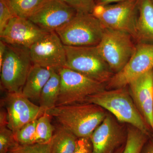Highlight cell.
I'll list each match as a JSON object with an SVG mask.
<instances>
[{"label": "cell", "instance_id": "4fadbf2b", "mask_svg": "<svg viewBox=\"0 0 153 153\" xmlns=\"http://www.w3.org/2000/svg\"><path fill=\"white\" fill-rule=\"evenodd\" d=\"M47 33L29 19L16 16L10 20L0 38L6 44L29 49Z\"/></svg>", "mask_w": 153, "mask_h": 153}, {"label": "cell", "instance_id": "30bf717a", "mask_svg": "<svg viewBox=\"0 0 153 153\" xmlns=\"http://www.w3.org/2000/svg\"><path fill=\"white\" fill-rule=\"evenodd\" d=\"M33 64L57 71L65 67V45L55 32H48L29 49Z\"/></svg>", "mask_w": 153, "mask_h": 153}, {"label": "cell", "instance_id": "277c9868", "mask_svg": "<svg viewBox=\"0 0 153 153\" xmlns=\"http://www.w3.org/2000/svg\"><path fill=\"white\" fill-rule=\"evenodd\" d=\"M65 67L104 84L114 74L99 53L96 46H65Z\"/></svg>", "mask_w": 153, "mask_h": 153}, {"label": "cell", "instance_id": "836d02e7", "mask_svg": "<svg viewBox=\"0 0 153 153\" xmlns=\"http://www.w3.org/2000/svg\"><path fill=\"white\" fill-rule=\"evenodd\" d=\"M153 2V0H152Z\"/></svg>", "mask_w": 153, "mask_h": 153}, {"label": "cell", "instance_id": "9a60e30c", "mask_svg": "<svg viewBox=\"0 0 153 153\" xmlns=\"http://www.w3.org/2000/svg\"><path fill=\"white\" fill-rule=\"evenodd\" d=\"M128 85L136 106L153 134V69Z\"/></svg>", "mask_w": 153, "mask_h": 153}, {"label": "cell", "instance_id": "3957f363", "mask_svg": "<svg viewBox=\"0 0 153 153\" xmlns=\"http://www.w3.org/2000/svg\"><path fill=\"white\" fill-rule=\"evenodd\" d=\"M105 28L89 13H77L74 18L55 31L65 46L92 47L101 41Z\"/></svg>", "mask_w": 153, "mask_h": 153}, {"label": "cell", "instance_id": "d4e9b609", "mask_svg": "<svg viewBox=\"0 0 153 153\" xmlns=\"http://www.w3.org/2000/svg\"><path fill=\"white\" fill-rule=\"evenodd\" d=\"M17 144L13 132L7 126L0 128V153H8Z\"/></svg>", "mask_w": 153, "mask_h": 153}, {"label": "cell", "instance_id": "ffe728a7", "mask_svg": "<svg viewBox=\"0 0 153 153\" xmlns=\"http://www.w3.org/2000/svg\"><path fill=\"white\" fill-rule=\"evenodd\" d=\"M148 136L132 126L128 130L126 141L123 153H141Z\"/></svg>", "mask_w": 153, "mask_h": 153}, {"label": "cell", "instance_id": "d6a6232c", "mask_svg": "<svg viewBox=\"0 0 153 153\" xmlns=\"http://www.w3.org/2000/svg\"><path fill=\"white\" fill-rule=\"evenodd\" d=\"M125 144L122 146L120 148L117 149V150L114 153H123L124 149Z\"/></svg>", "mask_w": 153, "mask_h": 153}, {"label": "cell", "instance_id": "484cf974", "mask_svg": "<svg viewBox=\"0 0 153 153\" xmlns=\"http://www.w3.org/2000/svg\"><path fill=\"white\" fill-rule=\"evenodd\" d=\"M16 16L9 0H0V34L12 18Z\"/></svg>", "mask_w": 153, "mask_h": 153}, {"label": "cell", "instance_id": "52a82bcc", "mask_svg": "<svg viewBox=\"0 0 153 153\" xmlns=\"http://www.w3.org/2000/svg\"><path fill=\"white\" fill-rule=\"evenodd\" d=\"M140 0H127L106 5H96L92 14L107 29L129 33L137 39L136 23Z\"/></svg>", "mask_w": 153, "mask_h": 153}, {"label": "cell", "instance_id": "ac0fdd59", "mask_svg": "<svg viewBox=\"0 0 153 153\" xmlns=\"http://www.w3.org/2000/svg\"><path fill=\"white\" fill-rule=\"evenodd\" d=\"M60 76L58 71L53 70L51 76L44 85L40 98V106L45 112L57 105L60 95Z\"/></svg>", "mask_w": 153, "mask_h": 153}, {"label": "cell", "instance_id": "4316f807", "mask_svg": "<svg viewBox=\"0 0 153 153\" xmlns=\"http://www.w3.org/2000/svg\"><path fill=\"white\" fill-rule=\"evenodd\" d=\"M74 8L77 13H92L96 6V0H62Z\"/></svg>", "mask_w": 153, "mask_h": 153}, {"label": "cell", "instance_id": "83f0119b", "mask_svg": "<svg viewBox=\"0 0 153 153\" xmlns=\"http://www.w3.org/2000/svg\"><path fill=\"white\" fill-rule=\"evenodd\" d=\"M73 153H92V145L90 138H78Z\"/></svg>", "mask_w": 153, "mask_h": 153}, {"label": "cell", "instance_id": "4dcf8cb0", "mask_svg": "<svg viewBox=\"0 0 153 153\" xmlns=\"http://www.w3.org/2000/svg\"><path fill=\"white\" fill-rule=\"evenodd\" d=\"M6 44L2 41H0V67L2 65L4 56L5 53Z\"/></svg>", "mask_w": 153, "mask_h": 153}, {"label": "cell", "instance_id": "1f68e13d", "mask_svg": "<svg viewBox=\"0 0 153 153\" xmlns=\"http://www.w3.org/2000/svg\"><path fill=\"white\" fill-rule=\"evenodd\" d=\"M141 153H153V141L147 142L143 148Z\"/></svg>", "mask_w": 153, "mask_h": 153}, {"label": "cell", "instance_id": "9c48e42d", "mask_svg": "<svg viewBox=\"0 0 153 153\" xmlns=\"http://www.w3.org/2000/svg\"><path fill=\"white\" fill-rule=\"evenodd\" d=\"M153 69V44L140 43L124 67L113 75L105 88L108 90L126 87L140 76Z\"/></svg>", "mask_w": 153, "mask_h": 153}, {"label": "cell", "instance_id": "5bb4252c", "mask_svg": "<svg viewBox=\"0 0 153 153\" xmlns=\"http://www.w3.org/2000/svg\"><path fill=\"white\" fill-rule=\"evenodd\" d=\"M90 138L92 153H114L125 144L127 135L114 120L107 114Z\"/></svg>", "mask_w": 153, "mask_h": 153}, {"label": "cell", "instance_id": "f546056e", "mask_svg": "<svg viewBox=\"0 0 153 153\" xmlns=\"http://www.w3.org/2000/svg\"><path fill=\"white\" fill-rule=\"evenodd\" d=\"M126 1L127 0H96V5H106Z\"/></svg>", "mask_w": 153, "mask_h": 153}, {"label": "cell", "instance_id": "ba28073f", "mask_svg": "<svg viewBox=\"0 0 153 153\" xmlns=\"http://www.w3.org/2000/svg\"><path fill=\"white\" fill-rule=\"evenodd\" d=\"M57 71L61 83L56 106L86 102L91 96L105 89L103 83L66 67Z\"/></svg>", "mask_w": 153, "mask_h": 153}, {"label": "cell", "instance_id": "44dd1931", "mask_svg": "<svg viewBox=\"0 0 153 153\" xmlns=\"http://www.w3.org/2000/svg\"><path fill=\"white\" fill-rule=\"evenodd\" d=\"M47 0H9L16 16L28 19Z\"/></svg>", "mask_w": 153, "mask_h": 153}, {"label": "cell", "instance_id": "7a4b0ae2", "mask_svg": "<svg viewBox=\"0 0 153 153\" xmlns=\"http://www.w3.org/2000/svg\"><path fill=\"white\" fill-rule=\"evenodd\" d=\"M86 102L108 111L121 122L129 124L150 136L151 130L140 113L126 87L105 90L89 97Z\"/></svg>", "mask_w": 153, "mask_h": 153}, {"label": "cell", "instance_id": "cb8c5ba5", "mask_svg": "<svg viewBox=\"0 0 153 153\" xmlns=\"http://www.w3.org/2000/svg\"><path fill=\"white\" fill-rule=\"evenodd\" d=\"M8 153H51V142L47 143L22 145L17 144Z\"/></svg>", "mask_w": 153, "mask_h": 153}, {"label": "cell", "instance_id": "8992f818", "mask_svg": "<svg viewBox=\"0 0 153 153\" xmlns=\"http://www.w3.org/2000/svg\"><path fill=\"white\" fill-rule=\"evenodd\" d=\"M132 38L124 31L105 28L96 48L114 74L124 67L133 54L136 46Z\"/></svg>", "mask_w": 153, "mask_h": 153}, {"label": "cell", "instance_id": "7402d4cb", "mask_svg": "<svg viewBox=\"0 0 153 153\" xmlns=\"http://www.w3.org/2000/svg\"><path fill=\"white\" fill-rule=\"evenodd\" d=\"M52 117L50 115L45 112L37 120V143H47L51 141L54 132L51 122Z\"/></svg>", "mask_w": 153, "mask_h": 153}, {"label": "cell", "instance_id": "6da1fadb", "mask_svg": "<svg viewBox=\"0 0 153 153\" xmlns=\"http://www.w3.org/2000/svg\"><path fill=\"white\" fill-rule=\"evenodd\" d=\"M46 113L78 138H90L107 115L104 108L88 102L56 106Z\"/></svg>", "mask_w": 153, "mask_h": 153}, {"label": "cell", "instance_id": "5b68a950", "mask_svg": "<svg viewBox=\"0 0 153 153\" xmlns=\"http://www.w3.org/2000/svg\"><path fill=\"white\" fill-rule=\"evenodd\" d=\"M33 63L29 49L6 44L0 67L1 85L9 93L22 92Z\"/></svg>", "mask_w": 153, "mask_h": 153}, {"label": "cell", "instance_id": "603a6c76", "mask_svg": "<svg viewBox=\"0 0 153 153\" xmlns=\"http://www.w3.org/2000/svg\"><path fill=\"white\" fill-rule=\"evenodd\" d=\"M37 120L23 126L14 133L16 141L19 144L29 145L37 143L36 135Z\"/></svg>", "mask_w": 153, "mask_h": 153}, {"label": "cell", "instance_id": "2e32d148", "mask_svg": "<svg viewBox=\"0 0 153 153\" xmlns=\"http://www.w3.org/2000/svg\"><path fill=\"white\" fill-rule=\"evenodd\" d=\"M53 69L33 64L28 74L22 93L29 99L38 100Z\"/></svg>", "mask_w": 153, "mask_h": 153}, {"label": "cell", "instance_id": "e0dca14e", "mask_svg": "<svg viewBox=\"0 0 153 153\" xmlns=\"http://www.w3.org/2000/svg\"><path fill=\"white\" fill-rule=\"evenodd\" d=\"M136 32L138 40L153 42L152 0H140Z\"/></svg>", "mask_w": 153, "mask_h": 153}, {"label": "cell", "instance_id": "8fae6325", "mask_svg": "<svg viewBox=\"0 0 153 153\" xmlns=\"http://www.w3.org/2000/svg\"><path fill=\"white\" fill-rule=\"evenodd\" d=\"M2 103L7 113V127L14 133L45 113L40 105L33 103L22 92H8Z\"/></svg>", "mask_w": 153, "mask_h": 153}, {"label": "cell", "instance_id": "d6986e66", "mask_svg": "<svg viewBox=\"0 0 153 153\" xmlns=\"http://www.w3.org/2000/svg\"><path fill=\"white\" fill-rule=\"evenodd\" d=\"M78 138L66 128L59 125L51 141V153H73Z\"/></svg>", "mask_w": 153, "mask_h": 153}, {"label": "cell", "instance_id": "f1b7e54d", "mask_svg": "<svg viewBox=\"0 0 153 153\" xmlns=\"http://www.w3.org/2000/svg\"><path fill=\"white\" fill-rule=\"evenodd\" d=\"M8 117L7 111L1 109L0 112V128L7 127Z\"/></svg>", "mask_w": 153, "mask_h": 153}, {"label": "cell", "instance_id": "7c38bea8", "mask_svg": "<svg viewBox=\"0 0 153 153\" xmlns=\"http://www.w3.org/2000/svg\"><path fill=\"white\" fill-rule=\"evenodd\" d=\"M77 13L62 0H47L28 19L46 32H55Z\"/></svg>", "mask_w": 153, "mask_h": 153}]
</instances>
